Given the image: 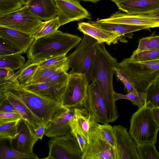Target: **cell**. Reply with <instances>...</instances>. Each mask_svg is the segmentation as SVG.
Instances as JSON below:
<instances>
[{"label":"cell","instance_id":"6da1fadb","mask_svg":"<svg viewBox=\"0 0 159 159\" xmlns=\"http://www.w3.org/2000/svg\"><path fill=\"white\" fill-rule=\"evenodd\" d=\"M116 59L107 50L104 43L98 45L91 72V81L95 80L107 103L109 112V122H113L119 115L114 99L113 87L114 68Z\"/></svg>","mask_w":159,"mask_h":159},{"label":"cell","instance_id":"7a4b0ae2","mask_svg":"<svg viewBox=\"0 0 159 159\" xmlns=\"http://www.w3.org/2000/svg\"><path fill=\"white\" fill-rule=\"evenodd\" d=\"M0 91L7 93L25 105L42 124L46 125L63 106L61 102L31 91L18 82L0 84Z\"/></svg>","mask_w":159,"mask_h":159},{"label":"cell","instance_id":"3957f363","mask_svg":"<svg viewBox=\"0 0 159 159\" xmlns=\"http://www.w3.org/2000/svg\"><path fill=\"white\" fill-rule=\"evenodd\" d=\"M78 35L57 30L50 34L35 39L28 49L27 57L31 63H39L66 54L81 41Z\"/></svg>","mask_w":159,"mask_h":159},{"label":"cell","instance_id":"277c9868","mask_svg":"<svg viewBox=\"0 0 159 159\" xmlns=\"http://www.w3.org/2000/svg\"><path fill=\"white\" fill-rule=\"evenodd\" d=\"M120 68L139 93H144L151 83L159 78V58L149 61L134 62L128 58L117 63Z\"/></svg>","mask_w":159,"mask_h":159},{"label":"cell","instance_id":"5b68a950","mask_svg":"<svg viewBox=\"0 0 159 159\" xmlns=\"http://www.w3.org/2000/svg\"><path fill=\"white\" fill-rule=\"evenodd\" d=\"M83 39L75 50L67 57V62L71 70L68 73L85 74L89 83L91 82V72L98 42L84 34Z\"/></svg>","mask_w":159,"mask_h":159},{"label":"cell","instance_id":"8992f818","mask_svg":"<svg viewBox=\"0 0 159 159\" xmlns=\"http://www.w3.org/2000/svg\"><path fill=\"white\" fill-rule=\"evenodd\" d=\"M159 130L152 108L145 105L139 108L132 115L129 133L136 144L156 143Z\"/></svg>","mask_w":159,"mask_h":159},{"label":"cell","instance_id":"52a82bcc","mask_svg":"<svg viewBox=\"0 0 159 159\" xmlns=\"http://www.w3.org/2000/svg\"><path fill=\"white\" fill-rule=\"evenodd\" d=\"M61 103L68 108L83 107L87 97L89 84L85 74H69Z\"/></svg>","mask_w":159,"mask_h":159},{"label":"cell","instance_id":"ba28073f","mask_svg":"<svg viewBox=\"0 0 159 159\" xmlns=\"http://www.w3.org/2000/svg\"><path fill=\"white\" fill-rule=\"evenodd\" d=\"M98 123L94 120L91 123L81 159H114V150L102 135Z\"/></svg>","mask_w":159,"mask_h":159},{"label":"cell","instance_id":"9c48e42d","mask_svg":"<svg viewBox=\"0 0 159 159\" xmlns=\"http://www.w3.org/2000/svg\"><path fill=\"white\" fill-rule=\"evenodd\" d=\"M26 5L10 13L0 16V26L31 34L43 22Z\"/></svg>","mask_w":159,"mask_h":159},{"label":"cell","instance_id":"30bf717a","mask_svg":"<svg viewBox=\"0 0 159 159\" xmlns=\"http://www.w3.org/2000/svg\"><path fill=\"white\" fill-rule=\"evenodd\" d=\"M48 155L44 159H81L82 152L71 133L51 138L48 142Z\"/></svg>","mask_w":159,"mask_h":159},{"label":"cell","instance_id":"8fae6325","mask_svg":"<svg viewBox=\"0 0 159 159\" xmlns=\"http://www.w3.org/2000/svg\"><path fill=\"white\" fill-rule=\"evenodd\" d=\"M83 107L96 122L102 124L110 123L108 106L95 80L89 84L87 97Z\"/></svg>","mask_w":159,"mask_h":159},{"label":"cell","instance_id":"7c38bea8","mask_svg":"<svg viewBox=\"0 0 159 159\" xmlns=\"http://www.w3.org/2000/svg\"><path fill=\"white\" fill-rule=\"evenodd\" d=\"M74 109L63 106L58 110L47 124L45 135L52 138L71 133L70 122L74 117Z\"/></svg>","mask_w":159,"mask_h":159},{"label":"cell","instance_id":"4fadbf2b","mask_svg":"<svg viewBox=\"0 0 159 159\" xmlns=\"http://www.w3.org/2000/svg\"><path fill=\"white\" fill-rule=\"evenodd\" d=\"M113 128L116 143L114 159H139L136 144L127 128L120 125Z\"/></svg>","mask_w":159,"mask_h":159},{"label":"cell","instance_id":"5bb4252c","mask_svg":"<svg viewBox=\"0 0 159 159\" xmlns=\"http://www.w3.org/2000/svg\"><path fill=\"white\" fill-rule=\"evenodd\" d=\"M61 25L84 19L90 20V14L78 0H55Z\"/></svg>","mask_w":159,"mask_h":159},{"label":"cell","instance_id":"9a60e30c","mask_svg":"<svg viewBox=\"0 0 159 159\" xmlns=\"http://www.w3.org/2000/svg\"><path fill=\"white\" fill-rule=\"evenodd\" d=\"M38 139L32 126L27 121L21 119L18 125V135L12 141L15 142L10 143L11 147L20 152L34 154L35 153L33 147Z\"/></svg>","mask_w":159,"mask_h":159},{"label":"cell","instance_id":"2e32d148","mask_svg":"<svg viewBox=\"0 0 159 159\" xmlns=\"http://www.w3.org/2000/svg\"><path fill=\"white\" fill-rule=\"evenodd\" d=\"M77 29L84 34L96 39L99 44L106 43L110 45L112 44L117 43L119 41L123 42L118 34L99 26L93 21L79 23Z\"/></svg>","mask_w":159,"mask_h":159},{"label":"cell","instance_id":"e0dca14e","mask_svg":"<svg viewBox=\"0 0 159 159\" xmlns=\"http://www.w3.org/2000/svg\"><path fill=\"white\" fill-rule=\"evenodd\" d=\"M96 21L101 23L140 25L146 27L148 29L159 27V22L155 19L135 16L120 11L116 12L108 18L98 19Z\"/></svg>","mask_w":159,"mask_h":159},{"label":"cell","instance_id":"ac0fdd59","mask_svg":"<svg viewBox=\"0 0 159 159\" xmlns=\"http://www.w3.org/2000/svg\"><path fill=\"white\" fill-rule=\"evenodd\" d=\"M0 38L26 53L34 39L31 34L0 26Z\"/></svg>","mask_w":159,"mask_h":159},{"label":"cell","instance_id":"d6986e66","mask_svg":"<svg viewBox=\"0 0 159 159\" xmlns=\"http://www.w3.org/2000/svg\"><path fill=\"white\" fill-rule=\"evenodd\" d=\"M25 5L32 13L42 20H49L57 16L55 0H30Z\"/></svg>","mask_w":159,"mask_h":159},{"label":"cell","instance_id":"ffe728a7","mask_svg":"<svg viewBox=\"0 0 159 159\" xmlns=\"http://www.w3.org/2000/svg\"><path fill=\"white\" fill-rule=\"evenodd\" d=\"M120 11L128 13H139L159 8V0H129L116 3Z\"/></svg>","mask_w":159,"mask_h":159},{"label":"cell","instance_id":"44dd1931","mask_svg":"<svg viewBox=\"0 0 159 159\" xmlns=\"http://www.w3.org/2000/svg\"><path fill=\"white\" fill-rule=\"evenodd\" d=\"M66 84H56L42 82L23 86L31 91L61 103L62 97Z\"/></svg>","mask_w":159,"mask_h":159},{"label":"cell","instance_id":"7402d4cb","mask_svg":"<svg viewBox=\"0 0 159 159\" xmlns=\"http://www.w3.org/2000/svg\"><path fill=\"white\" fill-rule=\"evenodd\" d=\"M0 92L5 94L9 101L14 107L20 115L22 119L28 122L33 129L42 124L23 104L9 94L3 92Z\"/></svg>","mask_w":159,"mask_h":159},{"label":"cell","instance_id":"603a6c76","mask_svg":"<svg viewBox=\"0 0 159 159\" xmlns=\"http://www.w3.org/2000/svg\"><path fill=\"white\" fill-rule=\"evenodd\" d=\"M93 22L99 26L118 34L122 39L123 42L124 43L126 42L127 40L124 38V37L127 36L128 34L136 31L148 29L146 27L140 25L101 23L96 21H93Z\"/></svg>","mask_w":159,"mask_h":159},{"label":"cell","instance_id":"cb8c5ba5","mask_svg":"<svg viewBox=\"0 0 159 159\" xmlns=\"http://www.w3.org/2000/svg\"><path fill=\"white\" fill-rule=\"evenodd\" d=\"M74 110L75 120L88 142L90 125L94 120L84 108L75 107Z\"/></svg>","mask_w":159,"mask_h":159},{"label":"cell","instance_id":"d4e9b609","mask_svg":"<svg viewBox=\"0 0 159 159\" xmlns=\"http://www.w3.org/2000/svg\"><path fill=\"white\" fill-rule=\"evenodd\" d=\"M61 26L57 16L49 20L43 21L31 34L35 39L50 34L55 32Z\"/></svg>","mask_w":159,"mask_h":159},{"label":"cell","instance_id":"484cf974","mask_svg":"<svg viewBox=\"0 0 159 159\" xmlns=\"http://www.w3.org/2000/svg\"><path fill=\"white\" fill-rule=\"evenodd\" d=\"M22 119L0 122V141L8 140L10 143L16 137L19 124Z\"/></svg>","mask_w":159,"mask_h":159},{"label":"cell","instance_id":"4316f807","mask_svg":"<svg viewBox=\"0 0 159 159\" xmlns=\"http://www.w3.org/2000/svg\"><path fill=\"white\" fill-rule=\"evenodd\" d=\"M145 93V106L152 109L159 107V78L151 83Z\"/></svg>","mask_w":159,"mask_h":159},{"label":"cell","instance_id":"83f0119b","mask_svg":"<svg viewBox=\"0 0 159 159\" xmlns=\"http://www.w3.org/2000/svg\"><path fill=\"white\" fill-rule=\"evenodd\" d=\"M25 61V58L21 54L0 56V68L16 70L23 67Z\"/></svg>","mask_w":159,"mask_h":159},{"label":"cell","instance_id":"f1b7e54d","mask_svg":"<svg viewBox=\"0 0 159 159\" xmlns=\"http://www.w3.org/2000/svg\"><path fill=\"white\" fill-rule=\"evenodd\" d=\"M0 159H38L36 154H28L20 152L11 146L9 147L0 141Z\"/></svg>","mask_w":159,"mask_h":159},{"label":"cell","instance_id":"f546056e","mask_svg":"<svg viewBox=\"0 0 159 159\" xmlns=\"http://www.w3.org/2000/svg\"><path fill=\"white\" fill-rule=\"evenodd\" d=\"M64 69H69L67 62L65 64L49 67H39L29 84L41 83L55 73Z\"/></svg>","mask_w":159,"mask_h":159},{"label":"cell","instance_id":"4dcf8cb0","mask_svg":"<svg viewBox=\"0 0 159 159\" xmlns=\"http://www.w3.org/2000/svg\"><path fill=\"white\" fill-rule=\"evenodd\" d=\"M155 144L147 143L136 144L139 159H159V154Z\"/></svg>","mask_w":159,"mask_h":159},{"label":"cell","instance_id":"1f68e13d","mask_svg":"<svg viewBox=\"0 0 159 159\" xmlns=\"http://www.w3.org/2000/svg\"><path fill=\"white\" fill-rule=\"evenodd\" d=\"M39 67L38 63H31L26 65L17 78L19 84L24 86L29 84Z\"/></svg>","mask_w":159,"mask_h":159},{"label":"cell","instance_id":"d6a6232c","mask_svg":"<svg viewBox=\"0 0 159 159\" xmlns=\"http://www.w3.org/2000/svg\"><path fill=\"white\" fill-rule=\"evenodd\" d=\"M129 60L134 62L151 61L159 58V48L141 51L138 52H133Z\"/></svg>","mask_w":159,"mask_h":159},{"label":"cell","instance_id":"836d02e7","mask_svg":"<svg viewBox=\"0 0 159 159\" xmlns=\"http://www.w3.org/2000/svg\"><path fill=\"white\" fill-rule=\"evenodd\" d=\"M114 96L116 101L119 99H125L130 101L132 104L140 108L145 105V96L144 93H139L138 94L127 93L122 94L114 91Z\"/></svg>","mask_w":159,"mask_h":159},{"label":"cell","instance_id":"e575fe53","mask_svg":"<svg viewBox=\"0 0 159 159\" xmlns=\"http://www.w3.org/2000/svg\"><path fill=\"white\" fill-rule=\"evenodd\" d=\"M159 48V35H151L140 39L137 49L134 52H138Z\"/></svg>","mask_w":159,"mask_h":159},{"label":"cell","instance_id":"d590c367","mask_svg":"<svg viewBox=\"0 0 159 159\" xmlns=\"http://www.w3.org/2000/svg\"><path fill=\"white\" fill-rule=\"evenodd\" d=\"M23 5L20 0H0V16L17 11Z\"/></svg>","mask_w":159,"mask_h":159},{"label":"cell","instance_id":"8d00e7d4","mask_svg":"<svg viewBox=\"0 0 159 159\" xmlns=\"http://www.w3.org/2000/svg\"><path fill=\"white\" fill-rule=\"evenodd\" d=\"M69 70L64 69L57 71L43 80L42 82L56 84H66L69 76Z\"/></svg>","mask_w":159,"mask_h":159},{"label":"cell","instance_id":"74e56055","mask_svg":"<svg viewBox=\"0 0 159 159\" xmlns=\"http://www.w3.org/2000/svg\"><path fill=\"white\" fill-rule=\"evenodd\" d=\"M98 126L103 136L114 149L115 153L116 143L113 127L108 124L100 125L98 123Z\"/></svg>","mask_w":159,"mask_h":159},{"label":"cell","instance_id":"f35d334b","mask_svg":"<svg viewBox=\"0 0 159 159\" xmlns=\"http://www.w3.org/2000/svg\"><path fill=\"white\" fill-rule=\"evenodd\" d=\"M71 133L75 138L83 152L86 146L87 141L78 125L74 117L70 122Z\"/></svg>","mask_w":159,"mask_h":159},{"label":"cell","instance_id":"ab89813d","mask_svg":"<svg viewBox=\"0 0 159 159\" xmlns=\"http://www.w3.org/2000/svg\"><path fill=\"white\" fill-rule=\"evenodd\" d=\"M23 53L22 50L0 38V56Z\"/></svg>","mask_w":159,"mask_h":159},{"label":"cell","instance_id":"60d3db41","mask_svg":"<svg viewBox=\"0 0 159 159\" xmlns=\"http://www.w3.org/2000/svg\"><path fill=\"white\" fill-rule=\"evenodd\" d=\"M66 54L57 56L39 63V67L45 68L56 66L67 63Z\"/></svg>","mask_w":159,"mask_h":159},{"label":"cell","instance_id":"b9f144b4","mask_svg":"<svg viewBox=\"0 0 159 159\" xmlns=\"http://www.w3.org/2000/svg\"><path fill=\"white\" fill-rule=\"evenodd\" d=\"M114 70L117 79L120 80L124 84L127 90V93H133L136 94L139 93L134 87L127 76L120 68L116 66L114 68Z\"/></svg>","mask_w":159,"mask_h":159},{"label":"cell","instance_id":"7bdbcfd3","mask_svg":"<svg viewBox=\"0 0 159 159\" xmlns=\"http://www.w3.org/2000/svg\"><path fill=\"white\" fill-rule=\"evenodd\" d=\"M0 112H18L14 107L8 100L4 93L0 92Z\"/></svg>","mask_w":159,"mask_h":159},{"label":"cell","instance_id":"ee69618b","mask_svg":"<svg viewBox=\"0 0 159 159\" xmlns=\"http://www.w3.org/2000/svg\"><path fill=\"white\" fill-rule=\"evenodd\" d=\"M15 75L13 70L0 68V84L9 81Z\"/></svg>","mask_w":159,"mask_h":159},{"label":"cell","instance_id":"f6af8a7d","mask_svg":"<svg viewBox=\"0 0 159 159\" xmlns=\"http://www.w3.org/2000/svg\"><path fill=\"white\" fill-rule=\"evenodd\" d=\"M22 119L20 115L18 112H0V122L11 121Z\"/></svg>","mask_w":159,"mask_h":159},{"label":"cell","instance_id":"bcb514c9","mask_svg":"<svg viewBox=\"0 0 159 159\" xmlns=\"http://www.w3.org/2000/svg\"><path fill=\"white\" fill-rule=\"evenodd\" d=\"M132 15L152 18L159 22V8L150 11L139 13H129Z\"/></svg>","mask_w":159,"mask_h":159},{"label":"cell","instance_id":"7dc6e473","mask_svg":"<svg viewBox=\"0 0 159 159\" xmlns=\"http://www.w3.org/2000/svg\"><path fill=\"white\" fill-rule=\"evenodd\" d=\"M46 126L45 124H42L34 129L36 135L41 140H42L43 135L45 134Z\"/></svg>","mask_w":159,"mask_h":159},{"label":"cell","instance_id":"c3c4849f","mask_svg":"<svg viewBox=\"0 0 159 159\" xmlns=\"http://www.w3.org/2000/svg\"><path fill=\"white\" fill-rule=\"evenodd\" d=\"M152 111L154 119L159 126V107L152 109Z\"/></svg>","mask_w":159,"mask_h":159},{"label":"cell","instance_id":"681fc988","mask_svg":"<svg viewBox=\"0 0 159 159\" xmlns=\"http://www.w3.org/2000/svg\"><path fill=\"white\" fill-rule=\"evenodd\" d=\"M102 0H80V1L84 2H90L93 3H96Z\"/></svg>","mask_w":159,"mask_h":159},{"label":"cell","instance_id":"f907efd6","mask_svg":"<svg viewBox=\"0 0 159 159\" xmlns=\"http://www.w3.org/2000/svg\"><path fill=\"white\" fill-rule=\"evenodd\" d=\"M116 4L129 0H110Z\"/></svg>","mask_w":159,"mask_h":159},{"label":"cell","instance_id":"816d5d0a","mask_svg":"<svg viewBox=\"0 0 159 159\" xmlns=\"http://www.w3.org/2000/svg\"><path fill=\"white\" fill-rule=\"evenodd\" d=\"M23 4L25 5L27 4L30 0H20Z\"/></svg>","mask_w":159,"mask_h":159},{"label":"cell","instance_id":"f5cc1de1","mask_svg":"<svg viewBox=\"0 0 159 159\" xmlns=\"http://www.w3.org/2000/svg\"></svg>","mask_w":159,"mask_h":159}]
</instances>
